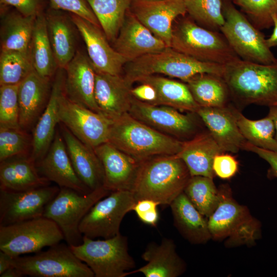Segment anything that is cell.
I'll return each instance as SVG.
<instances>
[{
    "instance_id": "50",
    "label": "cell",
    "mask_w": 277,
    "mask_h": 277,
    "mask_svg": "<svg viewBox=\"0 0 277 277\" xmlns=\"http://www.w3.org/2000/svg\"><path fill=\"white\" fill-rule=\"evenodd\" d=\"M12 257L0 250V274L12 266Z\"/></svg>"
},
{
    "instance_id": "45",
    "label": "cell",
    "mask_w": 277,
    "mask_h": 277,
    "mask_svg": "<svg viewBox=\"0 0 277 277\" xmlns=\"http://www.w3.org/2000/svg\"><path fill=\"white\" fill-rule=\"evenodd\" d=\"M159 205V204L153 200L143 199L136 202L133 210L143 223L155 226L159 220L157 208Z\"/></svg>"
},
{
    "instance_id": "27",
    "label": "cell",
    "mask_w": 277,
    "mask_h": 277,
    "mask_svg": "<svg viewBox=\"0 0 277 277\" xmlns=\"http://www.w3.org/2000/svg\"><path fill=\"white\" fill-rule=\"evenodd\" d=\"M147 264L130 271V275L142 273L145 277H177L186 269L184 260L179 255L174 241L164 238L160 244L149 243L142 254Z\"/></svg>"
},
{
    "instance_id": "31",
    "label": "cell",
    "mask_w": 277,
    "mask_h": 277,
    "mask_svg": "<svg viewBox=\"0 0 277 277\" xmlns=\"http://www.w3.org/2000/svg\"><path fill=\"white\" fill-rule=\"evenodd\" d=\"M169 206L175 227L189 242L202 244L211 239L208 220L196 209L184 192Z\"/></svg>"
},
{
    "instance_id": "48",
    "label": "cell",
    "mask_w": 277,
    "mask_h": 277,
    "mask_svg": "<svg viewBox=\"0 0 277 277\" xmlns=\"http://www.w3.org/2000/svg\"><path fill=\"white\" fill-rule=\"evenodd\" d=\"M243 150L253 152L267 162L270 166L268 176L277 178V152L258 147L247 141L243 146Z\"/></svg>"
},
{
    "instance_id": "30",
    "label": "cell",
    "mask_w": 277,
    "mask_h": 277,
    "mask_svg": "<svg viewBox=\"0 0 277 277\" xmlns=\"http://www.w3.org/2000/svg\"><path fill=\"white\" fill-rule=\"evenodd\" d=\"M38 173L30 155L13 156L1 162L0 188L24 191L49 185Z\"/></svg>"
},
{
    "instance_id": "40",
    "label": "cell",
    "mask_w": 277,
    "mask_h": 277,
    "mask_svg": "<svg viewBox=\"0 0 277 277\" xmlns=\"http://www.w3.org/2000/svg\"><path fill=\"white\" fill-rule=\"evenodd\" d=\"M187 13L200 26L220 31L224 23L222 0H184Z\"/></svg>"
},
{
    "instance_id": "41",
    "label": "cell",
    "mask_w": 277,
    "mask_h": 277,
    "mask_svg": "<svg viewBox=\"0 0 277 277\" xmlns=\"http://www.w3.org/2000/svg\"><path fill=\"white\" fill-rule=\"evenodd\" d=\"M232 3L258 29L273 27V16H277V0H233Z\"/></svg>"
},
{
    "instance_id": "42",
    "label": "cell",
    "mask_w": 277,
    "mask_h": 277,
    "mask_svg": "<svg viewBox=\"0 0 277 277\" xmlns=\"http://www.w3.org/2000/svg\"><path fill=\"white\" fill-rule=\"evenodd\" d=\"M22 128L0 127V161L28 154L32 146V136Z\"/></svg>"
},
{
    "instance_id": "12",
    "label": "cell",
    "mask_w": 277,
    "mask_h": 277,
    "mask_svg": "<svg viewBox=\"0 0 277 277\" xmlns=\"http://www.w3.org/2000/svg\"><path fill=\"white\" fill-rule=\"evenodd\" d=\"M136 201L132 192L111 191L98 201L82 219L79 227L83 236L91 239L112 238L119 234L126 214L133 210Z\"/></svg>"
},
{
    "instance_id": "21",
    "label": "cell",
    "mask_w": 277,
    "mask_h": 277,
    "mask_svg": "<svg viewBox=\"0 0 277 277\" xmlns=\"http://www.w3.org/2000/svg\"><path fill=\"white\" fill-rule=\"evenodd\" d=\"M235 108L230 104L223 107H200L196 112L224 152L236 153L247 142L238 127Z\"/></svg>"
},
{
    "instance_id": "25",
    "label": "cell",
    "mask_w": 277,
    "mask_h": 277,
    "mask_svg": "<svg viewBox=\"0 0 277 277\" xmlns=\"http://www.w3.org/2000/svg\"><path fill=\"white\" fill-rule=\"evenodd\" d=\"M50 78L42 76L35 70L18 87L19 123L24 130L34 128L48 102Z\"/></svg>"
},
{
    "instance_id": "56",
    "label": "cell",
    "mask_w": 277,
    "mask_h": 277,
    "mask_svg": "<svg viewBox=\"0 0 277 277\" xmlns=\"http://www.w3.org/2000/svg\"><path fill=\"white\" fill-rule=\"evenodd\" d=\"M274 105H277V103H276L275 104H274Z\"/></svg>"
},
{
    "instance_id": "2",
    "label": "cell",
    "mask_w": 277,
    "mask_h": 277,
    "mask_svg": "<svg viewBox=\"0 0 277 277\" xmlns=\"http://www.w3.org/2000/svg\"><path fill=\"white\" fill-rule=\"evenodd\" d=\"M222 77L237 108L277 103V61L263 64L239 59L224 65Z\"/></svg>"
},
{
    "instance_id": "24",
    "label": "cell",
    "mask_w": 277,
    "mask_h": 277,
    "mask_svg": "<svg viewBox=\"0 0 277 277\" xmlns=\"http://www.w3.org/2000/svg\"><path fill=\"white\" fill-rule=\"evenodd\" d=\"M58 70L52 84L47 105L34 127L30 156L35 163L46 154L55 134V128L60 123L58 107L60 98L64 92L65 72Z\"/></svg>"
},
{
    "instance_id": "23",
    "label": "cell",
    "mask_w": 277,
    "mask_h": 277,
    "mask_svg": "<svg viewBox=\"0 0 277 277\" xmlns=\"http://www.w3.org/2000/svg\"><path fill=\"white\" fill-rule=\"evenodd\" d=\"M131 86L121 75L96 73L94 96L101 113L113 121L129 113Z\"/></svg>"
},
{
    "instance_id": "52",
    "label": "cell",
    "mask_w": 277,
    "mask_h": 277,
    "mask_svg": "<svg viewBox=\"0 0 277 277\" xmlns=\"http://www.w3.org/2000/svg\"><path fill=\"white\" fill-rule=\"evenodd\" d=\"M22 276L23 275L19 270L12 265L0 274L1 277H20Z\"/></svg>"
},
{
    "instance_id": "1",
    "label": "cell",
    "mask_w": 277,
    "mask_h": 277,
    "mask_svg": "<svg viewBox=\"0 0 277 277\" xmlns=\"http://www.w3.org/2000/svg\"><path fill=\"white\" fill-rule=\"evenodd\" d=\"M191 177L176 155L155 156L140 162L132 192L136 202L150 199L170 205L184 192Z\"/></svg>"
},
{
    "instance_id": "18",
    "label": "cell",
    "mask_w": 277,
    "mask_h": 277,
    "mask_svg": "<svg viewBox=\"0 0 277 277\" xmlns=\"http://www.w3.org/2000/svg\"><path fill=\"white\" fill-rule=\"evenodd\" d=\"M39 174L60 187L74 190L82 194L91 191L80 179L72 166L65 141L57 131L45 156L36 163Z\"/></svg>"
},
{
    "instance_id": "22",
    "label": "cell",
    "mask_w": 277,
    "mask_h": 277,
    "mask_svg": "<svg viewBox=\"0 0 277 277\" xmlns=\"http://www.w3.org/2000/svg\"><path fill=\"white\" fill-rule=\"evenodd\" d=\"M64 70L66 96L72 102L101 114L94 96L95 71L88 56L77 51Z\"/></svg>"
},
{
    "instance_id": "20",
    "label": "cell",
    "mask_w": 277,
    "mask_h": 277,
    "mask_svg": "<svg viewBox=\"0 0 277 277\" xmlns=\"http://www.w3.org/2000/svg\"><path fill=\"white\" fill-rule=\"evenodd\" d=\"M113 48L128 62L168 47L131 13L127 11L124 23L114 41Z\"/></svg>"
},
{
    "instance_id": "34",
    "label": "cell",
    "mask_w": 277,
    "mask_h": 277,
    "mask_svg": "<svg viewBox=\"0 0 277 277\" xmlns=\"http://www.w3.org/2000/svg\"><path fill=\"white\" fill-rule=\"evenodd\" d=\"M185 83L195 101L201 107H223L229 105L230 95L222 76L203 73L197 74Z\"/></svg>"
},
{
    "instance_id": "4",
    "label": "cell",
    "mask_w": 277,
    "mask_h": 277,
    "mask_svg": "<svg viewBox=\"0 0 277 277\" xmlns=\"http://www.w3.org/2000/svg\"><path fill=\"white\" fill-rule=\"evenodd\" d=\"M170 47L203 62L225 65L241 59L221 32L200 26L189 16L174 22Z\"/></svg>"
},
{
    "instance_id": "38",
    "label": "cell",
    "mask_w": 277,
    "mask_h": 277,
    "mask_svg": "<svg viewBox=\"0 0 277 277\" xmlns=\"http://www.w3.org/2000/svg\"><path fill=\"white\" fill-rule=\"evenodd\" d=\"M235 114L238 127L248 142L258 147L277 152L274 126L269 116L251 120L246 117L236 107Z\"/></svg>"
},
{
    "instance_id": "54",
    "label": "cell",
    "mask_w": 277,
    "mask_h": 277,
    "mask_svg": "<svg viewBox=\"0 0 277 277\" xmlns=\"http://www.w3.org/2000/svg\"><path fill=\"white\" fill-rule=\"evenodd\" d=\"M233 0H222L223 3L232 2Z\"/></svg>"
},
{
    "instance_id": "51",
    "label": "cell",
    "mask_w": 277,
    "mask_h": 277,
    "mask_svg": "<svg viewBox=\"0 0 277 277\" xmlns=\"http://www.w3.org/2000/svg\"><path fill=\"white\" fill-rule=\"evenodd\" d=\"M273 30L270 36L266 39L267 46L270 49L277 46V16H273Z\"/></svg>"
},
{
    "instance_id": "15",
    "label": "cell",
    "mask_w": 277,
    "mask_h": 277,
    "mask_svg": "<svg viewBox=\"0 0 277 277\" xmlns=\"http://www.w3.org/2000/svg\"><path fill=\"white\" fill-rule=\"evenodd\" d=\"M129 113L150 127L178 138L190 140L199 133L195 112L184 114L173 107L154 105L133 97Z\"/></svg>"
},
{
    "instance_id": "11",
    "label": "cell",
    "mask_w": 277,
    "mask_h": 277,
    "mask_svg": "<svg viewBox=\"0 0 277 277\" xmlns=\"http://www.w3.org/2000/svg\"><path fill=\"white\" fill-rule=\"evenodd\" d=\"M32 255L12 258V265L23 276L94 277L91 269L73 252L69 245L57 244Z\"/></svg>"
},
{
    "instance_id": "35",
    "label": "cell",
    "mask_w": 277,
    "mask_h": 277,
    "mask_svg": "<svg viewBox=\"0 0 277 277\" xmlns=\"http://www.w3.org/2000/svg\"><path fill=\"white\" fill-rule=\"evenodd\" d=\"M29 55L35 71L42 76L50 78L58 68L49 39L44 12L36 17Z\"/></svg>"
},
{
    "instance_id": "47",
    "label": "cell",
    "mask_w": 277,
    "mask_h": 277,
    "mask_svg": "<svg viewBox=\"0 0 277 277\" xmlns=\"http://www.w3.org/2000/svg\"><path fill=\"white\" fill-rule=\"evenodd\" d=\"M1 6L13 7L22 14L36 16L43 12L44 0H0Z\"/></svg>"
},
{
    "instance_id": "46",
    "label": "cell",
    "mask_w": 277,
    "mask_h": 277,
    "mask_svg": "<svg viewBox=\"0 0 277 277\" xmlns=\"http://www.w3.org/2000/svg\"><path fill=\"white\" fill-rule=\"evenodd\" d=\"M239 163L234 156L222 153L216 155L213 162L215 175L222 179H229L237 172Z\"/></svg>"
},
{
    "instance_id": "28",
    "label": "cell",
    "mask_w": 277,
    "mask_h": 277,
    "mask_svg": "<svg viewBox=\"0 0 277 277\" xmlns=\"http://www.w3.org/2000/svg\"><path fill=\"white\" fill-rule=\"evenodd\" d=\"M222 153L224 152L207 131L184 141L181 151L176 155L183 161L191 176L213 179L215 176L213 170L214 159Z\"/></svg>"
},
{
    "instance_id": "43",
    "label": "cell",
    "mask_w": 277,
    "mask_h": 277,
    "mask_svg": "<svg viewBox=\"0 0 277 277\" xmlns=\"http://www.w3.org/2000/svg\"><path fill=\"white\" fill-rule=\"evenodd\" d=\"M19 84L0 87V127L21 128L19 123Z\"/></svg>"
},
{
    "instance_id": "16",
    "label": "cell",
    "mask_w": 277,
    "mask_h": 277,
    "mask_svg": "<svg viewBox=\"0 0 277 277\" xmlns=\"http://www.w3.org/2000/svg\"><path fill=\"white\" fill-rule=\"evenodd\" d=\"M130 11L168 47H170L174 22L187 14L184 0H135Z\"/></svg>"
},
{
    "instance_id": "3",
    "label": "cell",
    "mask_w": 277,
    "mask_h": 277,
    "mask_svg": "<svg viewBox=\"0 0 277 277\" xmlns=\"http://www.w3.org/2000/svg\"><path fill=\"white\" fill-rule=\"evenodd\" d=\"M184 141L165 134L127 113L112 121L108 142L138 162L178 154Z\"/></svg>"
},
{
    "instance_id": "26",
    "label": "cell",
    "mask_w": 277,
    "mask_h": 277,
    "mask_svg": "<svg viewBox=\"0 0 277 277\" xmlns=\"http://www.w3.org/2000/svg\"><path fill=\"white\" fill-rule=\"evenodd\" d=\"M61 131L72 166L81 181L91 191L103 187L104 169L94 149L77 138L62 123Z\"/></svg>"
},
{
    "instance_id": "39",
    "label": "cell",
    "mask_w": 277,
    "mask_h": 277,
    "mask_svg": "<svg viewBox=\"0 0 277 277\" xmlns=\"http://www.w3.org/2000/svg\"><path fill=\"white\" fill-rule=\"evenodd\" d=\"M29 53L1 51L0 85L18 84L34 71Z\"/></svg>"
},
{
    "instance_id": "6",
    "label": "cell",
    "mask_w": 277,
    "mask_h": 277,
    "mask_svg": "<svg viewBox=\"0 0 277 277\" xmlns=\"http://www.w3.org/2000/svg\"><path fill=\"white\" fill-rule=\"evenodd\" d=\"M222 199L209 216L208 225L211 239H226L229 247L252 245L261 235V225L245 206L232 198L229 187H221Z\"/></svg>"
},
{
    "instance_id": "37",
    "label": "cell",
    "mask_w": 277,
    "mask_h": 277,
    "mask_svg": "<svg viewBox=\"0 0 277 277\" xmlns=\"http://www.w3.org/2000/svg\"><path fill=\"white\" fill-rule=\"evenodd\" d=\"M213 179L204 176H191L184 192L196 209L209 217L222 199V191L217 189Z\"/></svg>"
},
{
    "instance_id": "14",
    "label": "cell",
    "mask_w": 277,
    "mask_h": 277,
    "mask_svg": "<svg viewBox=\"0 0 277 277\" xmlns=\"http://www.w3.org/2000/svg\"><path fill=\"white\" fill-rule=\"evenodd\" d=\"M59 190L50 185L24 191L0 188V226L43 216L46 206Z\"/></svg>"
},
{
    "instance_id": "33",
    "label": "cell",
    "mask_w": 277,
    "mask_h": 277,
    "mask_svg": "<svg viewBox=\"0 0 277 277\" xmlns=\"http://www.w3.org/2000/svg\"><path fill=\"white\" fill-rule=\"evenodd\" d=\"M36 17L24 15L17 10L6 13L1 21V51L29 53Z\"/></svg>"
},
{
    "instance_id": "19",
    "label": "cell",
    "mask_w": 277,
    "mask_h": 277,
    "mask_svg": "<svg viewBox=\"0 0 277 277\" xmlns=\"http://www.w3.org/2000/svg\"><path fill=\"white\" fill-rule=\"evenodd\" d=\"M93 149L103 167V187L110 192H132L140 162L108 142Z\"/></svg>"
},
{
    "instance_id": "32",
    "label": "cell",
    "mask_w": 277,
    "mask_h": 277,
    "mask_svg": "<svg viewBox=\"0 0 277 277\" xmlns=\"http://www.w3.org/2000/svg\"><path fill=\"white\" fill-rule=\"evenodd\" d=\"M136 82L147 84L153 87L156 92V98L152 105L167 106L195 113L200 108L186 83L157 74L140 77Z\"/></svg>"
},
{
    "instance_id": "36",
    "label": "cell",
    "mask_w": 277,
    "mask_h": 277,
    "mask_svg": "<svg viewBox=\"0 0 277 277\" xmlns=\"http://www.w3.org/2000/svg\"><path fill=\"white\" fill-rule=\"evenodd\" d=\"M109 41L118 35L132 0H86Z\"/></svg>"
},
{
    "instance_id": "7",
    "label": "cell",
    "mask_w": 277,
    "mask_h": 277,
    "mask_svg": "<svg viewBox=\"0 0 277 277\" xmlns=\"http://www.w3.org/2000/svg\"><path fill=\"white\" fill-rule=\"evenodd\" d=\"M70 247L95 277H125L135 267V261L128 252L127 238L121 233L102 240L83 236L81 244Z\"/></svg>"
},
{
    "instance_id": "29",
    "label": "cell",
    "mask_w": 277,
    "mask_h": 277,
    "mask_svg": "<svg viewBox=\"0 0 277 277\" xmlns=\"http://www.w3.org/2000/svg\"><path fill=\"white\" fill-rule=\"evenodd\" d=\"M49 39L58 68L65 69L74 56L75 25L70 15L51 7L45 13Z\"/></svg>"
},
{
    "instance_id": "9",
    "label": "cell",
    "mask_w": 277,
    "mask_h": 277,
    "mask_svg": "<svg viewBox=\"0 0 277 277\" xmlns=\"http://www.w3.org/2000/svg\"><path fill=\"white\" fill-rule=\"evenodd\" d=\"M222 10L224 23L220 32L241 60L263 64L277 61L267 45L264 34L232 2L223 3Z\"/></svg>"
},
{
    "instance_id": "53",
    "label": "cell",
    "mask_w": 277,
    "mask_h": 277,
    "mask_svg": "<svg viewBox=\"0 0 277 277\" xmlns=\"http://www.w3.org/2000/svg\"><path fill=\"white\" fill-rule=\"evenodd\" d=\"M269 108V111L267 116L273 121L275 128V137L277 140V105H273Z\"/></svg>"
},
{
    "instance_id": "8",
    "label": "cell",
    "mask_w": 277,
    "mask_h": 277,
    "mask_svg": "<svg viewBox=\"0 0 277 277\" xmlns=\"http://www.w3.org/2000/svg\"><path fill=\"white\" fill-rule=\"evenodd\" d=\"M110 193L104 187L85 194L60 187L57 194L46 206L43 216L57 225L68 245L77 246L83 242L79 229L82 219L98 201Z\"/></svg>"
},
{
    "instance_id": "44",
    "label": "cell",
    "mask_w": 277,
    "mask_h": 277,
    "mask_svg": "<svg viewBox=\"0 0 277 277\" xmlns=\"http://www.w3.org/2000/svg\"><path fill=\"white\" fill-rule=\"evenodd\" d=\"M51 8L77 15L100 27V23L86 0H49Z\"/></svg>"
},
{
    "instance_id": "17",
    "label": "cell",
    "mask_w": 277,
    "mask_h": 277,
    "mask_svg": "<svg viewBox=\"0 0 277 277\" xmlns=\"http://www.w3.org/2000/svg\"><path fill=\"white\" fill-rule=\"evenodd\" d=\"M70 14L85 43L88 56L95 72L121 75L128 62L109 45L101 27L77 15Z\"/></svg>"
},
{
    "instance_id": "49",
    "label": "cell",
    "mask_w": 277,
    "mask_h": 277,
    "mask_svg": "<svg viewBox=\"0 0 277 277\" xmlns=\"http://www.w3.org/2000/svg\"><path fill=\"white\" fill-rule=\"evenodd\" d=\"M132 95L135 98L150 104H153L156 98V92L153 87L147 84L131 89Z\"/></svg>"
},
{
    "instance_id": "55",
    "label": "cell",
    "mask_w": 277,
    "mask_h": 277,
    "mask_svg": "<svg viewBox=\"0 0 277 277\" xmlns=\"http://www.w3.org/2000/svg\"><path fill=\"white\" fill-rule=\"evenodd\" d=\"M133 1H135V0H132ZM143 1H156V0H143Z\"/></svg>"
},
{
    "instance_id": "10",
    "label": "cell",
    "mask_w": 277,
    "mask_h": 277,
    "mask_svg": "<svg viewBox=\"0 0 277 277\" xmlns=\"http://www.w3.org/2000/svg\"><path fill=\"white\" fill-rule=\"evenodd\" d=\"M64 240L52 220L42 216L7 226H0V250L12 258L36 253Z\"/></svg>"
},
{
    "instance_id": "13",
    "label": "cell",
    "mask_w": 277,
    "mask_h": 277,
    "mask_svg": "<svg viewBox=\"0 0 277 277\" xmlns=\"http://www.w3.org/2000/svg\"><path fill=\"white\" fill-rule=\"evenodd\" d=\"M60 123L80 141L94 149L108 142L112 121L103 115L69 100L65 92L58 107Z\"/></svg>"
},
{
    "instance_id": "5",
    "label": "cell",
    "mask_w": 277,
    "mask_h": 277,
    "mask_svg": "<svg viewBox=\"0 0 277 277\" xmlns=\"http://www.w3.org/2000/svg\"><path fill=\"white\" fill-rule=\"evenodd\" d=\"M124 78L131 86L140 77L161 74L186 82L192 76L207 73L223 76L224 65L198 61L170 47L148 54L131 62L125 66Z\"/></svg>"
}]
</instances>
